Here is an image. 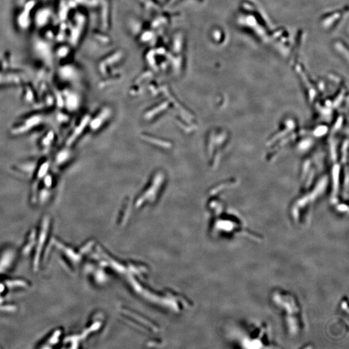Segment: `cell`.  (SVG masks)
<instances>
[{"label": "cell", "mask_w": 349, "mask_h": 349, "mask_svg": "<svg viewBox=\"0 0 349 349\" xmlns=\"http://www.w3.org/2000/svg\"><path fill=\"white\" fill-rule=\"evenodd\" d=\"M51 165V161L49 159H45L37 164L36 170L32 175V181L31 184V200L32 202L37 190L41 184L42 179L47 173L50 172Z\"/></svg>", "instance_id": "obj_3"}, {"label": "cell", "mask_w": 349, "mask_h": 349, "mask_svg": "<svg viewBox=\"0 0 349 349\" xmlns=\"http://www.w3.org/2000/svg\"><path fill=\"white\" fill-rule=\"evenodd\" d=\"M55 184V179L54 175L49 172L47 173L41 182L40 186L45 187L48 189L53 190Z\"/></svg>", "instance_id": "obj_8"}, {"label": "cell", "mask_w": 349, "mask_h": 349, "mask_svg": "<svg viewBox=\"0 0 349 349\" xmlns=\"http://www.w3.org/2000/svg\"><path fill=\"white\" fill-rule=\"evenodd\" d=\"M16 252L12 247H6L0 252V275L8 272L14 265Z\"/></svg>", "instance_id": "obj_4"}, {"label": "cell", "mask_w": 349, "mask_h": 349, "mask_svg": "<svg viewBox=\"0 0 349 349\" xmlns=\"http://www.w3.org/2000/svg\"><path fill=\"white\" fill-rule=\"evenodd\" d=\"M45 121L46 116L43 113H33L15 122L9 129V133L12 136H21L41 126Z\"/></svg>", "instance_id": "obj_2"}, {"label": "cell", "mask_w": 349, "mask_h": 349, "mask_svg": "<svg viewBox=\"0 0 349 349\" xmlns=\"http://www.w3.org/2000/svg\"><path fill=\"white\" fill-rule=\"evenodd\" d=\"M272 306L283 319L287 332L291 336H297L304 329L303 312L297 297L288 291L276 289L270 296Z\"/></svg>", "instance_id": "obj_1"}, {"label": "cell", "mask_w": 349, "mask_h": 349, "mask_svg": "<svg viewBox=\"0 0 349 349\" xmlns=\"http://www.w3.org/2000/svg\"><path fill=\"white\" fill-rule=\"evenodd\" d=\"M55 133L52 130L45 133L40 140V147L44 153L48 152L51 149L55 141Z\"/></svg>", "instance_id": "obj_6"}, {"label": "cell", "mask_w": 349, "mask_h": 349, "mask_svg": "<svg viewBox=\"0 0 349 349\" xmlns=\"http://www.w3.org/2000/svg\"><path fill=\"white\" fill-rule=\"evenodd\" d=\"M23 100L27 102V103H32L34 102V93L32 92V91L29 90V89H27L26 90V92L24 94V97H23Z\"/></svg>", "instance_id": "obj_9"}, {"label": "cell", "mask_w": 349, "mask_h": 349, "mask_svg": "<svg viewBox=\"0 0 349 349\" xmlns=\"http://www.w3.org/2000/svg\"><path fill=\"white\" fill-rule=\"evenodd\" d=\"M22 78L17 74L0 72V86L20 83Z\"/></svg>", "instance_id": "obj_7"}, {"label": "cell", "mask_w": 349, "mask_h": 349, "mask_svg": "<svg viewBox=\"0 0 349 349\" xmlns=\"http://www.w3.org/2000/svg\"><path fill=\"white\" fill-rule=\"evenodd\" d=\"M70 147H71L65 145L64 147L59 149L55 153L52 163L51 162V164H54L55 167L58 168L65 166V165L69 162L71 157V151Z\"/></svg>", "instance_id": "obj_5"}]
</instances>
